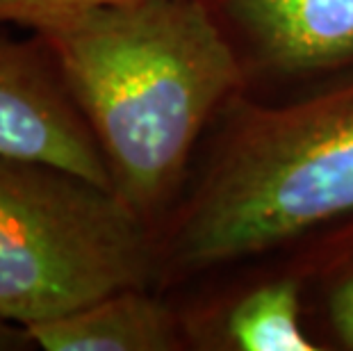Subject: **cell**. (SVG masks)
<instances>
[{
    "label": "cell",
    "instance_id": "obj_5",
    "mask_svg": "<svg viewBox=\"0 0 353 351\" xmlns=\"http://www.w3.org/2000/svg\"><path fill=\"white\" fill-rule=\"evenodd\" d=\"M34 345L46 351H169L180 347L176 312L148 292L128 288L28 324Z\"/></svg>",
    "mask_w": 353,
    "mask_h": 351
},
{
    "label": "cell",
    "instance_id": "obj_2",
    "mask_svg": "<svg viewBox=\"0 0 353 351\" xmlns=\"http://www.w3.org/2000/svg\"><path fill=\"white\" fill-rule=\"evenodd\" d=\"M349 212L353 80L242 121L160 258L174 253L187 267L226 263Z\"/></svg>",
    "mask_w": 353,
    "mask_h": 351
},
{
    "label": "cell",
    "instance_id": "obj_9",
    "mask_svg": "<svg viewBox=\"0 0 353 351\" xmlns=\"http://www.w3.org/2000/svg\"><path fill=\"white\" fill-rule=\"evenodd\" d=\"M330 317L337 335L353 349V276L335 290L330 299Z\"/></svg>",
    "mask_w": 353,
    "mask_h": 351
},
{
    "label": "cell",
    "instance_id": "obj_3",
    "mask_svg": "<svg viewBox=\"0 0 353 351\" xmlns=\"http://www.w3.org/2000/svg\"><path fill=\"white\" fill-rule=\"evenodd\" d=\"M151 223L114 190L0 153V317L37 324L160 272Z\"/></svg>",
    "mask_w": 353,
    "mask_h": 351
},
{
    "label": "cell",
    "instance_id": "obj_1",
    "mask_svg": "<svg viewBox=\"0 0 353 351\" xmlns=\"http://www.w3.org/2000/svg\"><path fill=\"white\" fill-rule=\"evenodd\" d=\"M139 217L176 190L203 123L242 82L203 0H137L34 23Z\"/></svg>",
    "mask_w": 353,
    "mask_h": 351
},
{
    "label": "cell",
    "instance_id": "obj_4",
    "mask_svg": "<svg viewBox=\"0 0 353 351\" xmlns=\"http://www.w3.org/2000/svg\"><path fill=\"white\" fill-rule=\"evenodd\" d=\"M0 153L55 164L114 190L99 141L37 34L26 41L0 34Z\"/></svg>",
    "mask_w": 353,
    "mask_h": 351
},
{
    "label": "cell",
    "instance_id": "obj_8",
    "mask_svg": "<svg viewBox=\"0 0 353 351\" xmlns=\"http://www.w3.org/2000/svg\"><path fill=\"white\" fill-rule=\"evenodd\" d=\"M123 3H137V0H0V26L17 23L32 28L43 19Z\"/></svg>",
    "mask_w": 353,
    "mask_h": 351
},
{
    "label": "cell",
    "instance_id": "obj_10",
    "mask_svg": "<svg viewBox=\"0 0 353 351\" xmlns=\"http://www.w3.org/2000/svg\"><path fill=\"white\" fill-rule=\"evenodd\" d=\"M37 347L28 326L0 317V351H26Z\"/></svg>",
    "mask_w": 353,
    "mask_h": 351
},
{
    "label": "cell",
    "instance_id": "obj_6",
    "mask_svg": "<svg viewBox=\"0 0 353 351\" xmlns=\"http://www.w3.org/2000/svg\"><path fill=\"white\" fill-rule=\"evenodd\" d=\"M269 62L312 71L353 59V0H232Z\"/></svg>",
    "mask_w": 353,
    "mask_h": 351
},
{
    "label": "cell",
    "instance_id": "obj_7",
    "mask_svg": "<svg viewBox=\"0 0 353 351\" xmlns=\"http://www.w3.org/2000/svg\"><path fill=\"white\" fill-rule=\"evenodd\" d=\"M228 333L244 351H312L299 317V292L278 281L246 294L228 317Z\"/></svg>",
    "mask_w": 353,
    "mask_h": 351
}]
</instances>
